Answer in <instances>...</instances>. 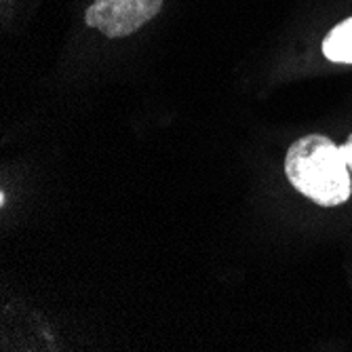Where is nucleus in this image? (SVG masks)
Segmentation results:
<instances>
[{"instance_id":"20e7f679","label":"nucleus","mask_w":352,"mask_h":352,"mask_svg":"<svg viewBox=\"0 0 352 352\" xmlns=\"http://www.w3.org/2000/svg\"><path fill=\"white\" fill-rule=\"evenodd\" d=\"M342 154H344L346 163H348V169H350V173H352V133L348 135L346 144L342 146Z\"/></svg>"},{"instance_id":"7ed1b4c3","label":"nucleus","mask_w":352,"mask_h":352,"mask_svg":"<svg viewBox=\"0 0 352 352\" xmlns=\"http://www.w3.org/2000/svg\"><path fill=\"white\" fill-rule=\"evenodd\" d=\"M323 53L329 61L352 63V17L338 23L325 36Z\"/></svg>"},{"instance_id":"f257e3e1","label":"nucleus","mask_w":352,"mask_h":352,"mask_svg":"<svg viewBox=\"0 0 352 352\" xmlns=\"http://www.w3.org/2000/svg\"><path fill=\"white\" fill-rule=\"evenodd\" d=\"M285 175L302 197L321 207H338L350 199V169L329 138L310 133L292 144L285 156Z\"/></svg>"},{"instance_id":"f03ea898","label":"nucleus","mask_w":352,"mask_h":352,"mask_svg":"<svg viewBox=\"0 0 352 352\" xmlns=\"http://www.w3.org/2000/svg\"><path fill=\"white\" fill-rule=\"evenodd\" d=\"M163 9V0H95L85 19L108 38H122L138 32Z\"/></svg>"}]
</instances>
